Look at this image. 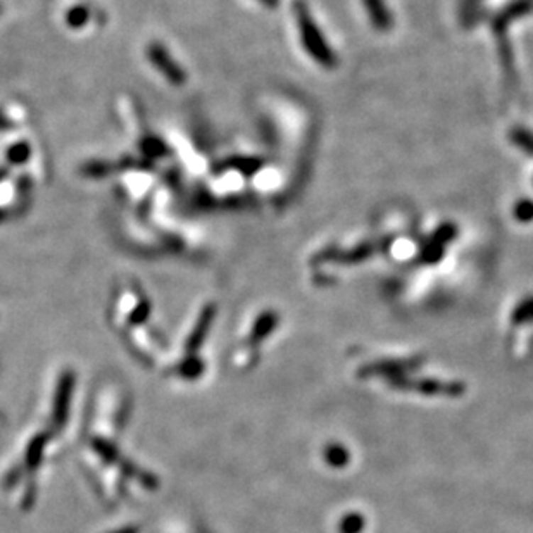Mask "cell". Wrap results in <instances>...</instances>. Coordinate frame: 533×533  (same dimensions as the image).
I'll use <instances>...</instances> for the list:
<instances>
[{
  "label": "cell",
  "instance_id": "cell-12",
  "mask_svg": "<svg viewBox=\"0 0 533 533\" xmlns=\"http://www.w3.org/2000/svg\"><path fill=\"white\" fill-rule=\"evenodd\" d=\"M258 2L263 4L264 7H268V9H276L280 6V0H258Z\"/></svg>",
  "mask_w": 533,
  "mask_h": 533
},
{
  "label": "cell",
  "instance_id": "cell-4",
  "mask_svg": "<svg viewBox=\"0 0 533 533\" xmlns=\"http://www.w3.org/2000/svg\"><path fill=\"white\" fill-rule=\"evenodd\" d=\"M364 9H366L368 18H370L371 25L378 31H390L394 26V19H392L390 9L387 7L385 0H363Z\"/></svg>",
  "mask_w": 533,
  "mask_h": 533
},
{
  "label": "cell",
  "instance_id": "cell-3",
  "mask_svg": "<svg viewBox=\"0 0 533 533\" xmlns=\"http://www.w3.org/2000/svg\"><path fill=\"white\" fill-rule=\"evenodd\" d=\"M533 11V0H512L511 4L499 13V16L494 19V31L497 37L500 35H506L507 26L511 25L515 19L524 18Z\"/></svg>",
  "mask_w": 533,
  "mask_h": 533
},
{
  "label": "cell",
  "instance_id": "cell-14",
  "mask_svg": "<svg viewBox=\"0 0 533 533\" xmlns=\"http://www.w3.org/2000/svg\"><path fill=\"white\" fill-rule=\"evenodd\" d=\"M2 176H6V171L0 170V180H2Z\"/></svg>",
  "mask_w": 533,
  "mask_h": 533
},
{
  "label": "cell",
  "instance_id": "cell-7",
  "mask_svg": "<svg viewBox=\"0 0 533 533\" xmlns=\"http://www.w3.org/2000/svg\"><path fill=\"white\" fill-rule=\"evenodd\" d=\"M28 158H30V145H28V143H25V142L16 143V145L11 147L9 152H7V159H9V161L14 163V164L25 163Z\"/></svg>",
  "mask_w": 533,
  "mask_h": 533
},
{
  "label": "cell",
  "instance_id": "cell-1",
  "mask_svg": "<svg viewBox=\"0 0 533 533\" xmlns=\"http://www.w3.org/2000/svg\"><path fill=\"white\" fill-rule=\"evenodd\" d=\"M295 21H297L299 33L302 37V45L307 50V54L314 59L316 62L322 64L326 70H334L336 66V57L331 50V47L324 42L323 33L319 31L318 25L312 19V16L302 0H297L294 6Z\"/></svg>",
  "mask_w": 533,
  "mask_h": 533
},
{
  "label": "cell",
  "instance_id": "cell-11",
  "mask_svg": "<svg viewBox=\"0 0 533 533\" xmlns=\"http://www.w3.org/2000/svg\"><path fill=\"white\" fill-rule=\"evenodd\" d=\"M516 316L518 318H533V299L527 300V304H523V306H520V309L516 311Z\"/></svg>",
  "mask_w": 533,
  "mask_h": 533
},
{
  "label": "cell",
  "instance_id": "cell-5",
  "mask_svg": "<svg viewBox=\"0 0 533 533\" xmlns=\"http://www.w3.org/2000/svg\"><path fill=\"white\" fill-rule=\"evenodd\" d=\"M511 138L516 145L533 155V133H530L528 130H523V128H516L511 133Z\"/></svg>",
  "mask_w": 533,
  "mask_h": 533
},
{
  "label": "cell",
  "instance_id": "cell-8",
  "mask_svg": "<svg viewBox=\"0 0 533 533\" xmlns=\"http://www.w3.org/2000/svg\"><path fill=\"white\" fill-rule=\"evenodd\" d=\"M67 23H70L73 28H79L87 23L88 19V11L85 7H73V9L67 13Z\"/></svg>",
  "mask_w": 533,
  "mask_h": 533
},
{
  "label": "cell",
  "instance_id": "cell-15",
  "mask_svg": "<svg viewBox=\"0 0 533 533\" xmlns=\"http://www.w3.org/2000/svg\"><path fill=\"white\" fill-rule=\"evenodd\" d=\"M0 13H2V6H0Z\"/></svg>",
  "mask_w": 533,
  "mask_h": 533
},
{
  "label": "cell",
  "instance_id": "cell-6",
  "mask_svg": "<svg viewBox=\"0 0 533 533\" xmlns=\"http://www.w3.org/2000/svg\"><path fill=\"white\" fill-rule=\"evenodd\" d=\"M515 218L520 223H530L533 221V200L523 199L518 200L515 206Z\"/></svg>",
  "mask_w": 533,
  "mask_h": 533
},
{
  "label": "cell",
  "instance_id": "cell-13",
  "mask_svg": "<svg viewBox=\"0 0 533 533\" xmlns=\"http://www.w3.org/2000/svg\"><path fill=\"white\" fill-rule=\"evenodd\" d=\"M4 219H6V214H4V211H0V223H2Z\"/></svg>",
  "mask_w": 533,
  "mask_h": 533
},
{
  "label": "cell",
  "instance_id": "cell-2",
  "mask_svg": "<svg viewBox=\"0 0 533 533\" xmlns=\"http://www.w3.org/2000/svg\"><path fill=\"white\" fill-rule=\"evenodd\" d=\"M147 57H149V61L154 64L155 70H158L171 85L180 87L185 83V71L180 67V64L171 57L170 52H167L166 47H163L161 43H150V45L147 47Z\"/></svg>",
  "mask_w": 533,
  "mask_h": 533
},
{
  "label": "cell",
  "instance_id": "cell-9",
  "mask_svg": "<svg viewBox=\"0 0 533 533\" xmlns=\"http://www.w3.org/2000/svg\"><path fill=\"white\" fill-rule=\"evenodd\" d=\"M480 4H482V0H461V16H463L464 23H470L473 18H476Z\"/></svg>",
  "mask_w": 533,
  "mask_h": 533
},
{
  "label": "cell",
  "instance_id": "cell-10",
  "mask_svg": "<svg viewBox=\"0 0 533 533\" xmlns=\"http://www.w3.org/2000/svg\"><path fill=\"white\" fill-rule=\"evenodd\" d=\"M228 166L238 167V170L247 171V173H252V171H255L258 167H260V163L252 161V159H231Z\"/></svg>",
  "mask_w": 533,
  "mask_h": 533
}]
</instances>
